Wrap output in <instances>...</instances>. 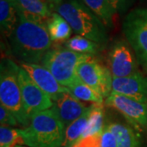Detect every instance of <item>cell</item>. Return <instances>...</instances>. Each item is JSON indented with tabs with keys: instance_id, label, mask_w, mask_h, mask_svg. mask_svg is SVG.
<instances>
[{
	"instance_id": "9c48e42d",
	"label": "cell",
	"mask_w": 147,
	"mask_h": 147,
	"mask_svg": "<svg viewBox=\"0 0 147 147\" xmlns=\"http://www.w3.org/2000/svg\"><path fill=\"white\" fill-rule=\"evenodd\" d=\"M108 63L113 78H124L139 73V64L135 53L124 40L113 44L109 52Z\"/></svg>"
},
{
	"instance_id": "ba28073f",
	"label": "cell",
	"mask_w": 147,
	"mask_h": 147,
	"mask_svg": "<svg viewBox=\"0 0 147 147\" xmlns=\"http://www.w3.org/2000/svg\"><path fill=\"white\" fill-rule=\"evenodd\" d=\"M77 75L82 82L105 99L111 94L113 76L110 69L99 63L93 57L79 65Z\"/></svg>"
},
{
	"instance_id": "cb8c5ba5",
	"label": "cell",
	"mask_w": 147,
	"mask_h": 147,
	"mask_svg": "<svg viewBox=\"0 0 147 147\" xmlns=\"http://www.w3.org/2000/svg\"><path fill=\"white\" fill-rule=\"evenodd\" d=\"M0 123L1 126H21L14 115L3 105H0Z\"/></svg>"
},
{
	"instance_id": "5b68a950",
	"label": "cell",
	"mask_w": 147,
	"mask_h": 147,
	"mask_svg": "<svg viewBox=\"0 0 147 147\" xmlns=\"http://www.w3.org/2000/svg\"><path fill=\"white\" fill-rule=\"evenodd\" d=\"M92 57V55L74 53L66 47H56L51 48L45 54L40 64L53 74L62 86L68 88L79 79L77 69L79 65Z\"/></svg>"
},
{
	"instance_id": "603a6c76",
	"label": "cell",
	"mask_w": 147,
	"mask_h": 147,
	"mask_svg": "<svg viewBox=\"0 0 147 147\" xmlns=\"http://www.w3.org/2000/svg\"><path fill=\"white\" fill-rule=\"evenodd\" d=\"M23 145L19 128L12 127H0V147H15Z\"/></svg>"
},
{
	"instance_id": "4fadbf2b",
	"label": "cell",
	"mask_w": 147,
	"mask_h": 147,
	"mask_svg": "<svg viewBox=\"0 0 147 147\" xmlns=\"http://www.w3.org/2000/svg\"><path fill=\"white\" fill-rule=\"evenodd\" d=\"M88 106H86L69 92H63L53 101L52 109L62 122L65 128L72 123L74 121L78 119L88 110Z\"/></svg>"
},
{
	"instance_id": "5bb4252c",
	"label": "cell",
	"mask_w": 147,
	"mask_h": 147,
	"mask_svg": "<svg viewBox=\"0 0 147 147\" xmlns=\"http://www.w3.org/2000/svg\"><path fill=\"white\" fill-rule=\"evenodd\" d=\"M18 15L37 21H47L53 12L46 2L42 0H11Z\"/></svg>"
},
{
	"instance_id": "e0dca14e",
	"label": "cell",
	"mask_w": 147,
	"mask_h": 147,
	"mask_svg": "<svg viewBox=\"0 0 147 147\" xmlns=\"http://www.w3.org/2000/svg\"><path fill=\"white\" fill-rule=\"evenodd\" d=\"M19 20L18 12L12 1L0 0L1 32L9 37L15 30Z\"/></svg>"
},
{
	"instance_id": "1f68e13d",
	"label": "cell",
	"mask_w": 147,
	"mask_h": 147,
	"mask_svg": "<svg viewBox=\"0 0 147 147\" xmlns=\"http://www.w3.org/2000/svg\"><path fill=\"white\" fill-rule=\"evenodd\" d=\"M9 1H11V0H9Z\"/></svg>"
},
{
	"instance_id": "30bf717a",
	"label": "cell",
	"mask_w": 147,
	"mask_h": 147,
	"mask_svg": "<svg viewBox=\"0 0 147 147\" xmlns=\"http://www.w3.org/2000/svg\"><path fill=\"white\" fill-rule=\"evenodd\" d=\"M105 105L119 111L137 130H147V104L123 95L111 92Z\"/></svg>"
},
{
	"instance_id": "ffe728a7",
	"label": "cell",
	"mask_w": 147,
	"mask_h": 147,
	"mask_svg": "<svg viewBox=\"0 0 147 147\" xmlns=\"http://www.w3.org/2000/svg\"><path fill=\"white\" fill-rule=\"evenodd\" d=\"M105 109L103 104H92L86 130L82 139L100 134L105 128Z\"/></svg>"
},
{
	"instance_id": "44dd1931",
	"label": "cell",
	"mask_w": 147,
	"mask_h": 147,
	"mask_svg": "<svg viewBox=\"0 0 147 147\" xmlns=\"http://www.w3.org/2000/svg\"><path fill=\"white\" fill-rule=\"evenodd\" d=\"M68 89L69 92L78 100L92 102L93 104H103L104 97L79 79L70 84Z\"/></svg>"
},
{
	"instance_id": "6da1fadb",
	"label": "cell",
	"mask_w": 147,
	"mask_h": 147,
	"mask_svg": "<svg viewBox=\"0 0 147 147\" xmlns=\"http://www.w3.org/2000/svg\"><path fill=\"white\" fill-rule=\"evenodd\" d=\"M9 38L11 53L21 63L40 64L53 42L44 21L21 15Z\"/></svg>"
},
{
	"instance_id": "d6986e66",
	"label": "cell",
	"mask_w": 147,
	"mask_h": 147,
	"mask_svg": "<svg viewBox=\"0 0 147 147\" xmlns=\"http://www.w3.org/2000/svg\"><path fill=\"white\" fill-rule=\"evenodd\" d=\"M96 16L103 22L106 28L114 26V17L116 11L109 0H81Z\"/></svg>"
},
{
	"instance_id": "4dcf8cb0",
	"label": "cell",
	"mask_w": 147,
	"mask_h": 147,
	"mask_svg": "<svg viewBox=\"0 0 147 147\" xmlns=\"http://www.w3.org/2000/svg\"><path fill=\"white\" fill-rule=\"evenodd\" d=\"M42 1H44V2H46V3H47V0H42Z\"/></svg>"
},
{
	"instance_id": "484cf974",
	"label": "cell",
	"mask_w": 147,
	"mask_h": 147,
	"mask_svg": "<svg viewBox=\"0 0 147 147\" xmlns=\"http://www.w3.org/2000/svg\"><path fill=\"white\" fill-rule=\"evenodd\" d=\"M114 9L119 14H125L134 4L136 0H109Z\"/></svg>"
},
{
	"instance_id": "f546056e",
	"label": "cell",
	"mask_w": 147,
	"mask_h": 147,
	"mask_svg": "<svg viewBox=\"0 0 147 147\" xmlns=\"http://www.w3.org/2000/svg\"><path fill=\"white\" fill-rule=\"evenodd\" d=\"M15 147H27V146H22V145H17V146H16Z\"/></svg>"
},
{
	"instance_id": "d4e9b609",
	"label": "cell",
	"mask_w": 147,
	"mask_h": 147,
	"mask_svg": "<svg viewBox=\"0 0 147 147\" xmlns=\"http://www.w3.org/2000/svg\"><path fill=\"white\" fill-rule=\"evenodd\" d=\"M100 147H117L115 136L107 125L100 134Z\"/></svg>"
},
{
	"instance_id": "52a82bcc",
	"label": "cell",
	"mask_w": 147,
	"mask_h": 147,
	"mask_svg": "<svg viewBox=\"0 0 147 147\" xmlns=\"http://www.w3.org/2000/svg\"><path fill=\"white\" fill-rule=\"evenodd\" d=\"M18 79L24 109L30 119L38 113L53 107L52 98L32 80L21 66L18 72Z\"/></svg>"
},
{
	"instance_id": "277c9868",
	"label": "cell",
	"mask_w": 147,
	"mask_h": 147,
	"mask_svg": "<svg viewBox=\"0 0 147 147\" xmlns=\"http://www.w3.org/2000/svg\"><path fill=\"white\" fill-rule=\"evenodd\" d=\"M18 66L10 59H2L0 65V102L11 111L21 127H27L30 119L26 114L18 79Z\"/></svg>"
},
{
	"instance_id": "7402d4cb",
	"label": "cell",
	"mask_w": 147,
	"mask_h": 147,
	"mask_svg": "<svg viewBox=\"0 0 147 147\" xmlns=\"http://www.w3.org/2000/svg\"><path fill=\"white\" fill-rule=\"evenodd\" d=\"M65 43V47L74 53L80 54L94 55L100 50V44L80 35H75L69 38Z\"/></svg>"
},
{
	"instance_id": "8992f818",
	"label": "cell",
	"mask_w": 147,
	"mask_h": 147,
	"mask_svg": "<svg viewBox=\"0 0 147 147\" xmlns=\"http://www.w3.org/2000/svg\"><path fill=\"white\" fill-rule=\"evenodd\" d=\"M122 30L139 65L147 72V7L129 11L123 21Z\"/></svg>"
},
{
	"instance_id": "f1b7e54d",
	"label": "cell",
	"mask_w": 147,
	"mask_h": 147,
	"mask_svg": "<svg viewBox=\"0 0 147 147\" xmlns=\"http://www.w3.org/2000/svg\"><path fill=\"white\" fill-rule=\"evenodd\" d=\"M141 2H142V3L144 4V5H146V7H147V0H140Z\"/></svg>"
},
{
	"instance_id": "7a4b0ae2",
	"label": "cell",
	"mask_w": 147,
	"mask_h": 147,
	"mask_svg": "<svg viewBox=\"0 0 147 147\" xmlns=\"http://www.w3.org/2000/svg\"><path fill=\"white\" fill-rule=\"evenodd\" d=\"M69 23L77 35L98 44L108 42L107 28L81 0H65L54 9Z\"/></svg>"
},
{
	"instance_id": "83f0119b",
	"label": "cell",
	"mask_w": 147,
	"mask_h": 147,
	"mask_svg": "<svg viewBox=\"0 0 147 147\" xmlns=\"http://www.w3.org/2000/svg\"><path fill=\"white\" fill-rule=\"evenodd\" d=\"M63 1H65V0H47V3L51 9H55Z\"/></svg>"
},
{
	"instance_id": "7c38bea8",
	"label": "cell",
	"mask_w": 147,
	"mask_h": 147,
	"mask_svg": "<svg viewBox=\"0 0 147 147\" xmlns=\"http://www.w3.org/2000/svg\"><path fill=\"white\" fill-rule=\"evenodd\" d=\"M112 92L147 104V77L139 72L124 78H113Z\"/></svg>"
},
{
	"instance_id": "9a60e30c",
	"label": "cell",
	"mask_w": 147,
	"mask_h": 147,
	"mask_svg": "<svg viewBox=\"0 0 147 147\" xmlns=\"http://www.w3.org/2000/svg\"><path fill=\"white\" fill-rule=\"evenodd\" d=\"M46 25L53 42H65L70 38L73 30L68 22L57 12H53L46 21Z\"/></svg>"
},
{
	"instance_id": "2e32d148",
	"label": "cell",
	"mask_w": 147,
	"mask_h": 147,
	"mask_svg": "<svg viewBox=\"0 0 147 147\" xmlns=\"http://www.w3.org/2000/svg\"><path fill=\"white\" fill-rule=\"evenodd\" d=\"M116 137L117 147H140V140L132 127L120 122L107 124Z\"/></svg>"
},
{
	"instance_id": "3957f363",
	"label": "cell",
	"mask_w": 147,
	"mask_h": 147,
	"mask_svg": "<svg viewBox=\"0 0 147 147\" xmlns=\"http://www.w3.org/2000/svg\"><path fill=\"white\" fill-rule=\"evenodd\" d=\"M27 147H62L65 127L51 108L33 116L27 127L19 128Z\"/></svg>"
},
{
	"instance_id": "ac0fdd59",
	"label": "cell",
	"mask_w": 147,
	"mask_h": 147,
	"mask_svg": "<svg viewBox=\"0 0 147 147\" xmlns=\"http://www.w3.org/2000/svg\"><path fill=\"white\" fill-rule=\"evenodd\" d=\"M92 105L88 106V110L85 111L83 115L80 116L78 119L74 121L65 128V134L62 147H72L75 143L82 139L83 134L88 125Z\"/></svg>"
},
{
	"instance_id": "8fae6325",
	"label": "cell",
	"mask_w": 147,
	"mask_h": 147,
	"mask_svg": "<svg viewBox=\"0 0 147 147\" xmlns=\"http://www.w3.org/2000/svg\"><path fill=\"white\" fill-rule=\"evenodd\" d=\"M21 67L53 101L57 100L61 93L69 92L68 88L60 84L53 74L41 64L21 63Z\"/></svg>"
},
{
	"instance_id": "4316f807",
	"label": "cell",
	"mask_w": 147,
	"mask_h": 147,
	"mask_svg": "<svg viewBox=\"0 0 147 147\" xmlns=\"http://www.w3.org/2000/svg\"><path fill=\"white\" fill-rule=\"evenodd\" d=\"M100 134L81 139L72 147H100Z\"/></svg>"
}]
</instances>
